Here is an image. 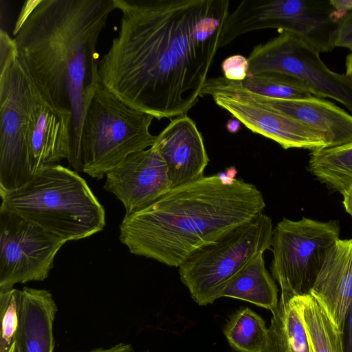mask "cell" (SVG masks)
I'll return each instance as SVG.
<instances>
[{"label":"cell","instance_id":"obj_1","mask_svg":"<svg viewBox=\"0 0 352 352\" xmlns=\"http://www.w3.org/2000/svg\"><path fill=\"white\" fill-rule=\"evenodd\" d=\"M117 36L99 61L101 85L158 120L186 115L202 89L229 0H114Z\"/></svg>","mask_w":352,"mask_h":352},{"label":"cell","instance_id":"obj_2","mask_svg":"<svg viewBox=\"0 0 352 352\" xmlns=\"http://www.w3.org/2000/svg\"><path fill=\"white\" fill-rule=\"evenodd\" d=\"M114 0H28L13 30L16 56L38 89L72 116L69 164L81 172L82 120L100 85L97 45Z\"/></svg>","mask_w":352,"mask_h":352},{"label":"cell","instance_id":"obj_3","mask_svg":"<svg viewBox=\"0 0 352 352\" xmlns=\"http://www.w3.org/2000/svg\"><path fill=\"white\" fill-rule=\"evenodd\" d=\"M171 188L120 226L131 254L179 267L201 250L251 221L265 208L254 185L235 178L234 168Z\"/></svg>","mask_w":352,"mask_h":352},{"label":"cell","instance_id":"obj_4","mask_svg":"<svg viewBox=\"0 0 352 352\" xmlns=\"http://www.w3.org/2000/svg\"><path fill=\"white\" fill-rule=\"evenodd\" d=\"M0 195V210L67 242L89 237L106 225L104 209L86 181L59 164L34 173L23 186Z\"/></svg>","mask_w":352,"mask_h":352},{"label":"cell","instance_id":"obj_5","mask_svg":"<svg viewBox=\"0 0 352 352\" xmlns=\"http://www.w3.org/2000/svg\"><path fill=\"white\" fill-rule=\"evenodd\" d=\"M153 117L124 103L101 84L85 112L81 128V172L101 179L129 155L151 148L156 135Z\"/></svg>","mask_w":352,"mask_h":352},{"label":"cell","instance_id":"obj_6","mask_svg":"<svg viewBox=\"0 0 352 352\" xmlns=\"http://www.w3.org/2000/svg\"><path fill=\"white\" fill-rule=\"evenodd\" d=\"M272 219L263 212L188 258L178 268L182 283L199 305L213 303L241 270L271 250Z\"/></svg>","mask_w":352,"mask_h":352},{"label":"cell","instance_id":"obj_7","mask_svg":"<svg viewBox=\"0 0 352 352\" xmlns=\"http://www.w3.org/2000/svg\"><path fill=\"white\" fill-rule=\"evenodd\" d=\"M30 79L16 56L13 38L0 32V193L25 184L32 176L28 124Z\"/></svg>","mask_w":352,"mask_h":352},{"label":"cell","instance_id":"obj_8","mask_svg":"<svg viewBox=\"0 0 352 352\" xmlns=\"http://www.w3.org/2000/svg\"><path fill=\"white\" fill-rule=\"evenodd\" d=\"M338 221L283 218L274 228L271 272L280 300L310 294L329 249L340 239Z\"/></svg>","mask_w":352,"mask_h":352},{"label":"cell","instance_id":"obj_9","mask_svg":"<svg viewBox=\"0 0 352 352\" xmlns=\"http://www.w3.org/2000/svg\"><path fill=\"white\" fill-rule=\"evenodd\" d=\"M248 75L277 74L301 82L314 96L337 100L352 113V78L329 69L320 52L287 32L255 46L248 58Z\"/></svg>","mask_w":352,"mask_h":352},{"label":"cell","instance_id":"obj_10","mask_svg":"<svg viewBox=\"0 0 352 352\" xmlns=\"http://www.w3.org/2000/svg\"><path fill=\"white\" fill-rule=\"evenodd\" d=\"M347 12L329 1L245 0L236 8L235 22L241 34L275 28L293 34L320 52L332 51L334 32Z\"/></svg>","mask_w":352,"mask_h":352},{"label":"cell","instance_id":"obj_11","mask_svg":"<svg viewBox=\"0 0 352 352\" xmlns=\"http://www.w3.org/2000/svg\"><path fill=\"white\" fill-rule=\"evenodd\" d=\"M65 243L19 215L0 210V290L45 280Z\"/></svg>","mask_w":352,"mask_h":352},{"label":"cell","instance_id":"obj_12","mask_svg":"<svg viewBox=\"0 0 352 352\" xmlns=\"http://www.w3.org/2000/svg\"><path fill=\"white\" fill-rule=\"evenodd\" d=\"M210 91L236 93L261 102L286 114L322 135L327 147L352 142V115L333 103L312 96L300 99H277L246 91L236 81L223 77L211 80Z\"/></svg>","mask_w":352,"mask_h":352},{"label":"cell","instance_id":"obj_13","mask_svg":"<svg viewBox=\"0 0 352 352\" xmlns=\"http://www.w3.org/2000/svg\"><path fill=\"white\" fill-rule=\"evenodd\" d=\"M215 103L248 129L274 140L284 149L311 151L327 148L322 135L268 105L236 93L212 94Z\"/></svg>","mask_w":352,"mask_h":352},{"label":"cell","instance_id":"obj_14","mask_svg":"<svg viewBox=\"0 0 352 352\" xmlns=\"http://www.w3.org/2000/svg\"><path fill=\"white\" fill-rule=\"evenodd\" d=\"M72 135V113L55 106L30 80L28 147L32 174L64 159L69 162Z\"/></svg>","mask_w":352,"mask_h":352},{"label":"cell","instance_id":"obj_15","mask_svg":"<svg viewBox=\"0 0 352 352\" xmlns=\"http://www.w3.org/2000/svg\"><path fill=\"white\" fill-rule=\"evenodd\" d=\"M105 176L104 188L122 203L125 214L145 208L171 189L166 166L153 146L129 155Z\"/></svg>","mask_w":352,"mask_h":352},{"label":"cell","instance_id":"obj_16","mask_svg":"<svg viewBox=\"0 0 352 352\" xmlns=\"http://www.w3.org/2000/svg\"><path fill=\"white\" fill-rule=\"evenodd\" d=\"M153 147L166 166L171 188L204 176L209 158L201 133L186 114L172 120Z\"/></svg>","mask_w":352,"mask_h":352},{"label":"cell","instance_id":"obj_17","mask_svg":"<svg viewBox=\"0 0 352 352\" xmlns=\"http://www.w3.org/2000/svg\"><path fill=\"white\" fill-rule=\"evenodd\" d=\"M342 333L352 304V239H339L329 249L310 291Z\"/></svg>","mask_w":352,"mask_h":352},{"label":"cell","instance_id":"obj_18","mask_svg":"<svg viewBox=\"0 0 352 352\" xmlns=\"http://www.w3.org/2000/svg\"><path fill=\"white\" fill-rule=\"evenodd\" d=\"M19 325L14 352H54V322L58 311L50 292L24 287L15 289Z\"/></svg>","mask_w":352,"mask_h":352},{"label":"cell","instance_id":"obj_19","mask_svg":"<svg viewBox=\"0 0 352 352\" xmlns=\"http://www.w3.org/2000/svg\"><path fill=\"white\" fill-rule=\"evenodd\" d=\"M262 352H313L305 327L300 296L279 300L272 312Z\"/></svg>","mask_w":352,"mask_h":352},{"label":"cell","instance_id":"obj_20","mask_svg":"<svg viewBox=\"0 0 352 352\" xmlns=\"http://www.w3.org/2000/svg\"><path fill=\"white\" fill-rule=\"evenodd\" d=\"M221 297L248 301L272 313L277 309L278 288L265 267L263 254H258L231 278Z\"/></svg>","mask_w":352,"mask_h":352},{"label":"cell","instance_id":"obj_21","mask_svg":"<svg viewBox=\"0 0 352 352\" xmlns=\"http://www.w3.org/2000/svg\"><path fill=\"white\" fill-rule=\"evenodd\" d=\"M308 170L320 182L342 193L352 182V142L312 151Z\"/></svg>","mask_w":352,"mask_h":352},{"label":"cell","instance_id":"obj_22","mask_svg":"<svg viewBox=\"0 0 352 352\" xmlns=\"http://www.w3.org/2000/svg\"><path fill=\"white\" fill-rule=\"evenodd\" d=\"M302 318L313 352H343L342 333L310 294L301 296Z\"/></svg>","mask_w":352,"mask_h":352},{"label":"cell","instance_id":"obj_23","mask_svg":"<svg viewBox=\"0 0 352 352\" xmlns=\"http://www.w3.org/2000/svg\"><path fill=\"white\" fill-rule=\"evenodd\" d=\"M223 332L230 346L239 352H262L267 336L265 321L249 308L232 315Z\"/></svg>","mask_w":352,"mask_h":352},{"label":"cell","instance_id":"obj_24","mask_svg":"<svg viewBox=\"0 0 352 352\" xmlns=\"http://www.w3.org/2000/svg\"><path fill=\"white\" fill-rule=\"evenodd\" d=\"M236 82L248 91L272 98L300 99L313 96L298 80L282 74L247 75Z\"/></svg>","mask_w":352,"mask_h":352},{"label":"cell","instance_id":"obj_25","mask_svg":"<svg viewBox=\"0 0 352 352\" xmlns=\"http://www.w3.org/2000/svg\"><path fill=\"white\" fill-rule=\"evenodd\" d=\"M1 336L0 352H8L19 325V314L15 289H12L8 305L0 309Z\"/></svg>","mask_w":352,"mask_h":352},{"label":"cell","instance_id":"obj_26","mask_svg":"<svg viewBox=\"0 0 352 352\" xmlns=\"http://www.w3.org/2000/svg\"><path fill=\"white\" fill-rule=\"evenodd\" d=\"M248 58L240 54L228 57L221 64L224 77L230 80H244L248 75Z\"/></svg>","mask_w":352,"mask_h":352},{"label":"cell","instance_id":"obj_27","mask_svg":"<svg viewBox=\"0 0 352 352\" xmlns=\"http://www.w3.org/2000/svg\"><path fill=\"white\" fill-rule=\"evenodd\" d=\"M333 47H346L352 52V10L340 19L333 37Z\"/></svg>","mask_w":352,"mask_h":352},{"label":"cell","instance_id":"obj_28","mask_svg":"<svg viewBox=\"0 0 352 352\" xmlns=\"http://www.w3.org/2000/svg\"><path fill=\"white\" fill-rule=\"evenodd\" d=\"M342 338L343 352H352V304L345 317Z\"/></svg>","mask_w":352,"mask_h":352},{"label":"cell","instance_id":"obj_29","mask_svg":"<svg viewBox=\"0 0 352 352\" xmlns=\"http://www.w3.org/2000/svg\"><path fill=\"white\" fill-rule=\"evenodd\" d=\"M80 352H149L147 351H136L130 344L118 343L109 348H97L87 351Z\"/></svg>","mask_w":352,"mask_h":352},{"label":"cell","instance_id":"obj_30","mask_svg":"<svg viewBox=\"0 0 352 352\" xmlns=\"http://www.w3.org/2000/svg\"><path fill=\"white\" fill-rule=\"evenodd\" d=\"M341 194L345 210L352 217V182Z\"/></svg>","mask_w":352,"mask_h":352},{"label":"cell","instance_id":"obj_31","mask_svg":"<svg viewBox=\"0 0 352 352\" xmlns=\"http://www.w3.org/2000/svg\"><path fill=\"white\" fill-rule=\"evenodd\" d=\"M329 1L336 10L344 12L352 10V0H329Z\"/></svg>","mask_w":352,"mask_h":352},{"label":"cell","instance_id":"obj_32","mask_svg":"<svg viewBox=\"0 0 352 352\" xmlns=\"http://www.w3.org/2000/svg\"><path fill=\"white\" fill-rule=\"evenodd\" d=\"M241 122L236 118H230L228 120L226 127L228 132L234 133H236L239 129L241 125Z\"/></svg>","mask_w":352,"mask_h":352},{"label":"cell","instance_id":"obj_33","mask_svg":"<svg viewBox=\"0 0 352 352\" xmlns=\"http://www.w3.org/2000/svg\"><path fill=\"white\" fill-rule=\"evenodd\" d=\"M346 75L352 78V52L346 58Z\"/></svg>","mask_w":352,"mask_h":352},{"label":"cell","instance_id":"obj_34","mask_svg":"<svg viewBox=\"0 0 352 352\" xmlns=\"http://www.w3.org/2000/svg\"><path fill=\"white\" fill-rule=\"evenodd\" d=\"M8 352H14V343L12 342Z\"/></svg>","mask_w":352,"mask_h":352}]
</instances>
